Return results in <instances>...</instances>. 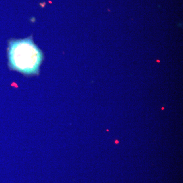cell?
Segmentation results:
<instances>
[{
	"label": "cell",
	"mask_w": 183,
	"mask_h": 183,
	"mask_svg": "<svg viewBox=\"0 0 183 183\" xmlns=\"http://www.w3.org/2000/svg\"><path fill=\"white\" fill-rule=\"evenodd\" d=\"M9 65L13 70L26 75L38 72L42 54L32 39L11 41L8 50Z\"/></svg>",
	"instance_id": "6da1fadb"
}]
</instances>
